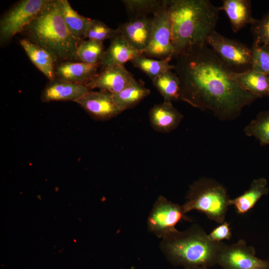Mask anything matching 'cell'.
Returning a JSON list of instances; mask_svg holds the SVG:
<instances>
[{
    "label": "cell",
    "mask_w": 269,
    "mask_h": 269,
    "mask_svg": "<svg viewBox=\"0 0 269 269\" xmlns=\"http://www.w3.org/2000/svg\"><path fill=\"white\" fill-rule=\"evenodd\" d=\"M252 51V69L269 76V47L253 42Z\"/></svg>",
    "instance_id": "obj_29"
},
{
    "label": "cell",
    "mask_w": 269,
    "mask_h": 269,
    "mask_svg": "<svg viewBox=\"0 0 269 269\" xmlns=\"http://www.w3.org/2000/svg\"><path fill=\"white\" fill-rule=\"evenodd\" d=\"M230 199L227 189L222 184L215 179L203 177L191 185L182 207L185 214L197 211L208 219L221 224L225 221Z\"/></svg>",
    "instance_id": "obj_5"
},
{
    "label": "cell",
    "mask_w": 269,
    "mask_h": 269,
    "mask_svg": "<svg viewBox=\"0 0 269 269\" xmlns=\"http://www.w3.org/2000/svg\"><path fill=\"white\" fill-rule=\"evenodd\" d=\"M61 8L65 24L77 40L82 41L86 38L92 19L79 14L71 6L67 0H60Z\"/></svg>",
    "instance_id": "obj_22"
},
{
    "label": "cell",
    "mask_w": 269,
    "mask_h": 269,
    "mask_svg": "<svg viewBox=\"0 0 269 269\" xmlns=\"http://www.w3.org/2000/svg\"><path fill=\"white\" fill-rule=\"evenodd\" d=\"M150 93L143 81L134 78L120 92L113 94L114 100L122 112L131 108Z\"/></svg>",
    "instance_id": "obj_23"
},
{
    "label": "cell",
    "mask_w": 269,
    "mask_h": 269,
    "mask_svg": "<svg viewBox=\"0 0 269 269\" xmlns=\"http://www.w3.org/2000/svg\"><path fill=\"white\" fill-rule=\"evenodd\" d=\"M225 244L211 241L202 227L193 224L185 231L176 230L162 237L160 248L175 265L210 268L217 265Z\"/></svg>",
    "instance_id": "obj_4"
},
{
    "label": "cell",
    "mask_w": 269,
    "mask_h": 269,
    "mask_svg": "<svg viewBox=\"0 0 269 269\" xmlns=\"http://www.w3.org/2000/svg\"><path fill=\"white\" fill-rule=\"evenodd\" d=\"M217 265L222 269H269V261L257 257L255 248L240 240L231 245L225 244Z\"/></svg>",
    "instance_id": "obj_10"
},
{
    "label": "cell",
    "mask_w": 269,
    "mask_h": 269,
    "mask_svg": "<svg viewBox=\"0 0 269 269\" xmlns=\"http://www.w3.org/2000/svg\"><path fill=\"white\" fill-rule=\"evenodd\" d=\"M229 19L232 31L236 33L257 19L252 15L251 1L249 0H224L220 6Z\"/></svg>",
    "instance_id": "obj_17"
},
{
    "label": "cell",
    "mask_w": 269,
    "mask_h": 269,
    "mask_svg": "<svg viewBox=\"0 0 269 269\" xmlns=\"http://www.w3.org/2000/svg\"><path fill=\"white\" fill-rule=\"evenodd\" d=\"M152 81L153 86L163 97L164 101L172 103L180 99V81L172 70L161 74Z\"/></svg>",
    "instance_id": "obj_24"
},
{
    "label": "cell",
    "mask_w": 269,
    "mask_h": 269,
    "mask_svg": "<svg viewBox=\"0 0 269 269\" xmlns=\"http://www.w3.org/2000/svg\"><path fill=\"white\" fill-rule=\"evenodd\" d=\"M100 66V64H91L81 61L61 62L55 67V79L84 85L97 74Z\"/></svg>",
    "instance_id": "obj_16"
},
{
    "label": "cell",
    "mask_w": 269,
    "mask_h": 269,
    "mask_svg": "<svg viewBox=\"0 0 269 269\" xmlns=\"http://www.w3.org/2000/svg\"><path fill=\"white\" fill-rule=\"evenodd\" d=\"M130 19L135 18L148 17L154 15L165 7L167 0H123Z\"/></svg>",
    "instance_id": "obj_25"
},
{
    "label": "cell",
    "mask_w": 269,
    "mask_h": 269,
    "mask_svg": "<svg viewBox=\"0 0 269 269\" xmlns=\"http://www.w3.org/2000/svg\"><path fill=\"white\" fill-rule=\"evenodd\" d=\"M142 54L159 60L172 59L176 55L171 41V26L167 4L153 16L150 39Z\"/></svg>",
    "instance_id": "obj_8"
},
{
    "label": "cell",
    "mask_w": 269,
    "mask_h": 269,
    "mask_svg": "<svg viewBox=\"0 0 269 269\" xmlns=\"http://www.w3.org/2000/svg\"><path fill=\"white\" fill-rule=\"evenodd\" d=\"M152 26L153 17H143L131 19L117 29L131 46L142 54L149 44Z\"/></svg>",
    "instance_id": "obj_13"
},
{
    "label": "cell",
    "mask_w": 269,
    "mask_h": 269,
    "mask_svg": "<svg viewBox=\"0 0 269 269\" xmlns=\"http://www.w3.org/2000/svg\"><path fill=\"white\" fill-rule=\"evenodd\" d=\"M190 221L182 206L159 196L155 202L148 218L149 231L159 238L176 230V225L182 221Z\"/></svg>",
    "instance_id": "obj_9"
},
{
    "label": "cell",
    "mask_w": 269,
    "mask_h": 269,
    "mask_svg": "<svg viewBox=\"0 0 269 269\" xmlns=\"http://www.w3.org/2000/svg\"><path fill=\"white\" fill-rule=\"evenodd\" d=\"M20 44L29 59L50 81L55 79V69L57 62L47 50L30 41L28 39H22Z\"/></svg>",
    "instance_id": "obj_20"
},
{
    "label": "cell",
    "mask_w": 269,
    "mask_h": 269,
    "mask_svg": "<svg viewBox=\"0 0 269 269\" xmlns=\"http://www.w3.org/2000/svg\"><path fill=\"white\" fill-rule=\"evenodd\" d=\"M134 79L124 65H114L103 69L84 85L89 90L98 89L115 94L122 91Z\"/></svg>",
    "instance_id": "obj_12"
},
{
    "label": "cell",
    "mask_w": 269,
    "mask_h": 269,
    "mask_svg": "<svg viewBox=\"0 0 269 269\" xmlns=\"http://www.w3.org/2000/svg\"><path fill=\"white\" fill-rule=\"evenodd\" d=\"M269 188L267 179L260 177L254 179L249 187L242 194L230 199L229 205L233 206L237 213L244 215L250 211L263 196L267 195Z\"/></svg>",
    "instance_id": "obj_19"
},
{
    "label": "cell",
    "mask_w": 269,
    "mask_h": 269,
    "mask_svg": "<svg viewBox=\"0 0 269 269\" xmlns=\"http://www.w3.org/2000/svg\"><path fill=\"white\" fill-rule=\"evenodd\" d=\"M239 84L258 99L269 96V76L252 68L234 73Z\"/></svg>",
    "instance_id": "obj_21"
},
{
    "label": "cell",
    "mask_w": 269,
    "mask_h": 269,
    "mask_svg": "<svg viewBox=\"0 0 269 269\" xmlns=\"http://www.w3.org/2000/svg\"><path fill=\"white\" fill-rule=\"evenodd\" d=\"M105 50L103 42L88 39L78 45L76 56L79 60L91 64H100Z\"/></svg>",
    "instance_id": "obj_28"
},
{
    "label": "cell",
    "mask_w": 269,
    "mask_h": 269,
    "mask_svg": "<svg viewBox=\"0 0 269 269\" xmlns=\"http://www.w3.org/2000/svg\"><path fill=\"white\" fill-rule=\"evenodd\" d=\"M119 32L117 29H112L101 21L92 19L86 35V38L103 42L108 39H113Z\"/></svg>",
    "instance_id": "obj_30"
},
{
    "label": "cell",
    "mask_w": 269,
    "mask_h": 269,
    "mask_svg": "<svg viewBox=\"0 0 269 269\" xmlns=\"http://www.w3.org/2000/svg\"><path fill=\"white\" fill-rule=\"evenodd\" d=\"M75 102L92 117L98 120H107L122 113L113 94L106 91L89 90Z\"/></svg>",
    "instance_id": "obj_11"
},
{
    "label": "cell",
    "mask_w": 269,
    "mask_h": 269,
    "mask_svg": "<svg viewBox=\"0 0 269 269\" xmlns=\"http://www.w3.org/2000/svg\"><path fill=\"white\" fill-rule=\"evenodd\" d=\"M167 7L176 55L188 47L206 43L221 10L208 0H170Z\"/></svg>",
    "instance_id": "obj_2"
},
{
    "label": "cell",
    "mask_w": 269,
    "mask_h": 269,
    "mask_svg": "<svg viewBox=\"0 0 269 269\" xmlns=\"http://www.w3.org/2000/svg\"><path fill=\"white\" fill-rule=\"evenodd\" d=\"M182 114L171 102L164 101L154 105L149 110V119L153 129L161 133H169L175 129L183 119Z\"/></svg>",
    "instance_id": "obj_15"
},
{
    "label": "cell",
    "mask_w": 269,
    "mask_h": 269,
    "mask_svg": "<svg viewBox=\"0 0 269 269\" xmlns=\"http://www.w3.org/2000/svg\"><path fill=\"white\" fill-rule=\"evenodd\" d=\"M49 0H22L3 15L0 20V41L6 42L22 32Z\"/></svg>",
    "instance_id": "obj_7"
},
{
    "label": "cell",
    "mask_w": 269,
    "mask_h": 269,
    "mask_svg": "<svg viewBox=\"0 0 269 269\" xmlns=\"http://www.w3.org/2000/svg\"><path fill=\"white\" fill-rule=\"evenodd\" d=\"M232 235L230 224L225 221L213 229L208 234V237L213 242H221L224 240H230Z\"/></svg>",
    "instance_id": "obj_32"
},
{
    "label": "cell",
    "mask_w": 269,
    "mask_h": 269,
    "mask_svg": "<svg viewBox=\"0 0 269 269\" xmlns=\"http://www.w3.org/2000/svg\"><path fill=\"white\" fill-rule=\"evenodd\" d=\"M206 43L222 61L233 71L252 68V51L246 45L226 37L215 30L208 36Z\"/></svg>",
    "instance_id": "obj_6"
},
{
    "label": "cell",
    "mask_w": 269,
    "mask_h": 269,
    "mask_svg": "<svg viewBox=\"0 0 269 269\" xmlns=\"http://www.w3.org/2000/svg\"><path fill=\"white\" fill-rule=\"evenodd\" d=\"M253 42L269 47V12L251 25Z\"/></svg>",
    "instance_id": "obj_31"
},
{
    "label": "cell",
    "mask_w": 269,
    "mask_h": 269,
    "mask_svg": "<svg viewBox=\"0 0 269 269\" xmlns=\"http://www.w3.org/2000/svg\"><path fill=\"white\" fill-rule=\"evenodd\" d=\"M171 60L154 59L140 54L131 62L134 66L143 71L152 81L161 74L174 69V65L169 63Z\"/></svg>",
    "instance_id": "obj_26"
},
{
    "label": "cell",
    "mask_w": 269,
    "mask_h": 269,
    "mask_svg": "<svg viewBox=\"0 0 269 269\" xmlns=\"http://www.w3.org/2000/svg\"><path fill=\"white\" fill-rule=\"evenodd\" d=\"M174 71L180 85V100L221 121L233 120L258 98L244 89L206 43L178 53Z\"/></svg>",
    "instance_id": "obj_1"
},
{
    "label": "cell",
    "mask_w": 269,
    "mask_h": 269,
    "mask_svg": "<svg viewBox=\"0 0 269 269\" xmlns=\"http://www.w3.org/2000/svg\"><path fill=\"white\" fill-rule=\"evenodd\" d=\"M23 31L27 39L51 53L57 62L78 61L76 51L81 41L76 39L68 30L60 0H49Z\"/></svg>",
    "instance_id": "obj_3"
},
{
    "label": "cell",
    "mask_w": 269,
    "mask_h": 269,
    "mask_svg": "<svg viewBox=\"0 0 269 269\" xmlns=\"http://www.w3.org/2000/svg\"><path fill=\"white\" fill-rule=\"evenodd\" d=\"M244 131L246 135L257 139L261 145H269V109L260 112Z\"/></svg>",
    "instance_id": "obj_27"
},
{
    "label": "cell",
    "mask_w": 269,
    "mask_h": 269,
    "mask_svg": "<svg viewBox=\"0 0 269 269\" xmlns=\"http://www.w3.org/2000/svg\"><path fill=\"white\" fill-rule=\"evenodd\" d=\"M184 269H210V268L198 267V268H185Z\"/></svg>",
    "instance_id": "obj_33"
},
{
    "label": "cell",
    "mask_w": 269,
    "mask_h": 269,
    "mask_svg": "<svg viewBox=\"0 0 269 269\" xmlns=\"http://www.w3.org/2000/svg\"><path fill=\"white\" fill-rule=\"evenodd\" d=\"M142 53L131 46L120 34L111 39L100 63L102 69L111 65H124Z\"/></svg>",
    "instance_id": "obj_18"
},
{
    "label": "cell",
    "mask_w": 269,
    "mask_h": 269,
    "mask_svg": "<svg viewBox=\"0 0 269 269\" xmlns=\"http://www.w3.org/2000/svg\"><path fill=\"white\" fill-rule=\"evenodd\" d=\"M89 90L83 84L55 79L45 86L42 92L43 102L59 101L75 102Z\"/></svg>",
    "instance_id": "obj_14"
}]
</instances>
